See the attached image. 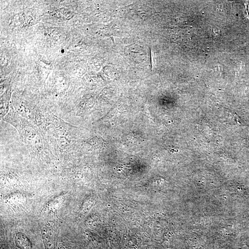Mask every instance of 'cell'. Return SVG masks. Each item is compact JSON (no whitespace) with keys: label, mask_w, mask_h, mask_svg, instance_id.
Here are the masks:
<instances>
[{"label":"cell","mask_w":249,"mask_h":249,"mask_svg":"<svg viewBox=\"0 0 249 249\" xmlns=\"http://www.w3.org/2000/svg\"><path fill=\"white\" fill-rule=\"evenodd\" d=\"M22 140L24 142L32 151H41L43 146V141L38 133L34 126L28 122L20 134Z\"/></svg>","instance_id":"obj_1"},{"label":"cell","mask_w":249,"mask_h":249,"mask_svg":"<svg viewBox=\"0 0 249 249\" xmlns=\"http://www.w3.org/2000/svg\"><path fill=\"white\" fill-rule=\"evenodd\" d=\"M43 239L47 249H53L55 246V237L53 230L50 228H43L42 232Z\"/></svg>","instance_id":"obj_2"},{"label":"cell","mask_w":249,"mask_h":249,"mask_svg":"<svg viewBox=\"0 0 249 249\" xmlns=\"http://www.w3.org/2000/svg\"><path fill=\"white\" fill-rule=\"evenodd\" d=\"M15 243L20 249H31V242L25 234L19 233L15 236Z\"/></svg>","instance_id":"obj_3"}]
</instances>
